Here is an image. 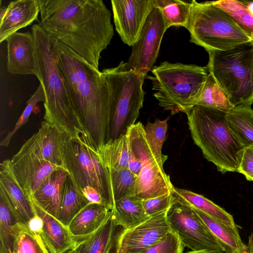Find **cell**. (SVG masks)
I'll return each mask as SVG.
<instances>
[{
	"label": "cell",
	"mask_w": 253,
	"mask_h": 253,
	"mask_svg": "<svg viewBox=\"0 0 253 253\" xmlns=\"http://www.w3.org/2000/svg\"><path fill=\"white\" fill-rule=\"evenodd\" d=\"M40 25L99 69L114 36L111 14L101 0H38Z\"/></svg>",
	"instance_id": "cell-1"
},
{
	"label": "cell",
	"mask_w": 253,
	"mask_h": 253,
	"mask_svg": "<svg viewBox=\"0 0 253 253\" xmlns=\"http://www.w3.org/2000/svg\"><path fill=\"white\" fill-rule=\"evenodd\" d=\"M55 40L58 66L72 103L98 151L107 141L109 132L110 97L105 77L71 48Z\"/></svg>",
	"instance_id": "cell-2"
},
{
	"label": "cell",
	"mask_w": 253,
	"mask_h": 253,
	"mask_svg": "<svg viewBox=\"0 0 253 253\" xmlns=\"http://www.w3.org/2000/svg\"><path fill=\"white\" fill-rule=\"evenodd\" d=\"M31 32L35 42L37 78L42 84L46 96L44 120L66 133L69 138L88 137L59 67L55 39L40 24L33 25Z\"/></svg>",
	"instance_id": "cell-3"
},
{
	"label": "cell",
	"mask_w": 253,
	"mask_h": 253,
	"mask_svg": "<svg viewBox=\"0 0 253 253\" xmlns=\"http://www.w3.org/2000/svg\"><path fill=\"white\" fill-rule=\"evenodd\" d=\"M191 137L222 173L237 172L244 147L230 127L227 113L196 105L185 112Z\"/></svg>",
	"instance_id": "cell-4"
},
{
	"label": "cell",
	"mask_w": 253,
	"mask_h": 253,
	"mask_svg": "<svg viewBox=\"0 0 253 253\" xmlns=\"http://www.w3.org/2000/svg\"><path fill=\"white\" fill-rule=\"evenodd\" d=\"M153 96L173 115L195 105L210 74L207 67L181 63H161L151 70Z\"/></svg>",
	"instance_id": "cell-5"
},
{
	"label": "cell",
	"mask_w": 253,
	"mask_h": 253,
	"mask_svg": "<svg viewBox=\"0 0 253 253\" xmlns=\"http://www.w3.org/2000/svg\"><path fill=\"white\" fill-rule=\"evenodd\" d=\"M108 86L110 121L108 141L126 135L143 107L144 79L128 62L102 70Z\"/></svg>",
	"instance_id": "cell-6"
},
{
	"label": "cell",
	"mask_w": 253,
	"mask_h": 253,
	"mask_svg": "<svg viewBox=\"0 0 253 253\" xmlns=\"http://www.w3.org/2000/svg\"><path fill=\"white\" fill-rule=\"evenodd\" d=\"M210 73L235 107L253 103V41L208 52Z\"/></svg>",
	"instance_id": "cell-7"
},
{
	"label": "cell",
	"mask_w": 253,
	"mask_h": 253,
	"mask_svg": "<svg viewBox=\"0 0 253 253\" xmlns=\"http://www.w3.org/2000/svg\"><path fill=\"white\" fill-rule=\"evenodd\" d=\"M192 7L187 29L190 42L208 52L230 49L252 40L224 10L212 1L192 0Z\"/></svg>",
	"instance_id": "cell-8"
},
{
	"label": "cell",
	"mask_w": 253,
	"mask_h": 253,
	"mask_svg": "<svg viewBox=\"0 0 253 253\" xmlns=\"http://www.w3.org/2000/svg\"><path fill=\"white\" fill-rule=\"evenodd\" d=\"M65 169L78 186H91L101 195L104 206L111 210L114 200L111 172L87 137L69 138L64 150Z\"/></svg>",
	"instance_id": "cell-9"
},
{
	"label": "cell",
	"mask_w": 253,
	"mask_h": 253,
	"mask_svg": "<svg viewBox=\"0 0 253 253\" xmlns=\"http://www.w3.org/2000/svg\"><path fill=\"white\" fill-rule=\"evenodd\" d=\"M130 150L142 164L137 177L135 196L142 200L172 193L174 186L163 166L159 164L147 142L144 126L138 122L128 129Z\"/></svg>",
	"instance_id": "cell-10"
},
{
	"label": "cell",
	"mask_w": 253,
	"mask_h": 253,
	"mask_svg": "<svg viewBox=\"0 0 253 253\" xmlns=\"http://www.w3.org/2000/svg\"><path fill=\"white\" fill-rule=\"evenodd\" d=\"M171 231L178 237L184 247L192 251L224 249L208 226L192 208L176 200L167 212Z\"/></svg>",
	"instance_id": "cell-11"
},
{
	"label": "cell",
	"mask_w": 253,
	"mask_h": 253,
	"mask_svg": "<svg viewBox=\"0 0 253 253\" xmlns=\"http://www.w3.org/2000/svg\"><path fill=\"white\" fill-rule=\"evenodd\" d=\"M169 28L161 12L154 6L137 41L132 46L128 62L135 72L144 79L154 67L163 37Z\"/></svg>",
	"instance_id": "cell-12"
},
{
	"label": "cell",
	"mask_w": 253,
	"mask_h": 253,
	"mask_svg": "<svg viewBox=\"0 0 253 253\" xmlns=\"http://www.w3.org/2000/svg\"><path fill=\"white\" fill-rule=\"evenodd\" d=\"M10 161L14 174L31 202L33 193L51 173L57 169H65L45 160L41 154L24 144Z\"/></svg>",
	"instance_id": "cell-13"
},
{
	"label": "cell",
	"mask_w": 253,
	"mask_h": 253,
	"mask_svg": "<svg viewBox=\"0 0 253 253\" xmlns=\"http://www.w3.org/2000/svg\"><path fill=\"white\" fill-rule=\"evenodd\" d=\"M111 2L116 30L124 43L132 46L154 7L153 0H112Z\"/></svg>",
	"instance_id": "cell-14"
},
{
	"label": "cell",
	"mask_w": 253,
	"mask_h": 253,
	"mask_svg": "<svg viewBox=\"0 0 253 253\" xmlns=\"http://www.w3.org/2000/svg\"><path fill=\"white\" fill-rule=\"evenodd\" d=\"M168 210L131 229H123L119 238V253H141L162 240L171 231L167 218Z\"/></svg>",
	"instance_id": "cell-15"
},
{
	"label": "cell",
	"mask_w": 253,
	"mask_h": 253,
	"mask_svg": "<svg viewBox=\"0 0 253 253\" xmlns=\"http://www.w3.org/2000/svg\"><path fill=\"white\" fill-rule=\"evenodd\" d=\"M0 195L19 222L31 228L38 217L32 202L25 195L14 174L10 159L0 164Z\"/></svg>",
	"instance_id": "cell-16"
},
{
	"label": "cell",
	"mask_w": 253,
	"mask_h": 253,
	"mask_svg": "<svg viewBox=\"0 0 253 253\" xmlns=\"http://www.w3.org/2000/svg\"><path fill=\"white\" fill-rule=\"evenodd\" d=\"M7 70L13 75H33L38 73L33 35L29 31L16 32L6 39Z\"/></svg>",
	"instance_id": "cell-17"
},
{
	"label": "cell",
	"mask_w": 253,
	"mask_h": 253,
	"mask_svg": "<svg viewBox=\"0 0 253 253\" xmlns=\"http://www.w3.org/2000/svg\"><path fill=\"white\" fill-rule=\"evenodd\" d=\"M69 138L66 133L44 120L24 144L41 154L45 160L65 169L64 153Z\"/></svg>",
	"instance_id": "cell-18"
},
{
	"label": "cell",
	"mask_w": 253,
	"mask_h": 253,
	"mask_svg": "<svg viewBox=\"0 0 253 253\" xmlns=\"http://www.w3.org/2000/svg\"><path fill=\"white\" fill-rule=\"evenodd\" d=\"M40 221L39 233L49 253H65L74 248L78 242L67 226L32 201Z\"/></svg>",
	"instance_id": "cell-19"
},
{
	"label": "cell",
	"mask_w": 253,
	"mask_h": 253,
	"mask_svg": "<svg viewBox=\"0 0 253 253\" xmlns=\"http://www.w3.org/2000/svg\"><path fill=\"white\" fill-rule=\"evenodd\" d=\"M40 12L38 0H17L11 1L0 21V42L11 34L37 20Z\"/></svg>",
	"instance_id": "cell-20"
},
{
	"label": "cell",
	"mask_w": 253,
	"mask_h": 253,
	"mask_svg": "<svg viewBox=\"0 0 253 253\" xmlns=\"http://www.w3.org/2000/svg\"><path fill=\"white\" fill-rule=\"evenodd\" d=\"M111 215V210L105 206L88 204L77 213L68 226L74 238L79 242L92 234Z\"/></svg>",
	"instance_id": "cell-21"
},
{
	"label": "cell",
	"mask_w": 253,
	"mask_h": 253,
	"mask_svg": "<svg viewBox=\"0 0 253 253\" xmlns=\"http://www.w3.org/2000/svg\"><path fill=\"white\" fill-rule=\"evenodd\" d=\"M69 175L64 169L54 171L33 193L31 201L57 219L63 185Z\"/></svg>",
	"instance_id": "cell-22"
},
{
	"label": "cell",
	"mask_w": 253,
	"mask_h": 253,
	"mask_svg": "<svg viewBox=\"0 0 253 253\" xmlns=\"http://www.w3.org/2000/svg\"><path fill=\"white\" fill-rule=\"evenodd\" d=\"M172 194L178 202L199 211L227 226L238 227L232 215L203 196L174 187Z\"/></svg>",
	"instance_id": "cell-23"
},
{
	"label": "cell",
	"mask_w": 253,
	"mask_h": 253,
	"mask_svg": "<svg viewBox=\"0 0 253 253\" xmlns=\"http://www.w3.org/2000/svg\"><path fill=\"white\" fill-rule=\"evenodd\" d=\"M143 200L137 196H130L115 202L111 210V216L115 224L124 230L131 229L148 220Z\"/></svg>",
	"instance_id": "cell-24"
},
{
	"label": "cell",
	"mask_w": 253,
	"mask_h": 253,
	"mask_svg": "<svg viewBox=\"0 0 253 253\" xmlns=\"http://www.w3.org/2000/svg\"><path fill=\"white\" fill-rule=\"evenodd\" d=\"M88 204L81 189L71 175H68L62 189L57 219L68 227L76 215Z\"/></svg>",
	"instance_id": "cell-25"
},
{
	"label": "cell",
	"mask_w": 253,
	"mask_h": 253,
	"mask_svg": "<svg viewBox=\"0 0 253 253\" xmlns=\"http://www.w3.org/2000/svg\"><path fill=\"white\" fill-rule=\"evenodd\" d=\"M194 210L221 244L224 253L249 251L248 245L241 239L238 227L227 226L199 211Z\"/></svg>",
	"instance_id": "cell-26"
},
{
	"label": "cell",
	"mask_w": 253,
	"mask_h": 253,
	"mask_svg": "<svg viewBox=\"0 0 253 253\" xmlns=\"http://www.w3.org/2000/svg\"><path fill=\"white\" fill-rule=\"evenodd\" d=\"M97 151L110 171H120L127 168L130 149L126 134L117 139L109 140Z\"/></svg>",
	"instance_id": "cell-27"
},
{
	"label": "cell",
	"mask_w": 253,
	"mask_h": 253,
	"mask_svg": "<svg viewBox=\"0 0 253 253\" xmlns=\"http://www.w3.org/2000/svg\"><path fill=\"white\" fill-rule=\"evenodd\" d=\"M229 126L244 148L253 146V109L251 106L234 107L227 113Z\"/></svg>",
	"instance_id": "cell-28"
},
{
	"label": "cell",
	"mask_w": 253,
	"mask_h": 253,
	"mask_svg": "<svg viewBox=\"0 0 253 253\" xmlns=\"http://www.w3.org/2000/svg\"><path fill=\"white\" fill-rule=\"evenodd\" d=\"M21 224L5 199L0 195V253H12Z\"/></svg>",
	"instance_id": "cell-29"
},
{
	"label": "cell",
	"mask_w": 253,
	"mask_h": 253,
	"mask_svg": "<svg viewBox=\"0 0 253 253\" xmlns=\"http://www.w3.org/2000/svg\"><path fill=\"white\" fill-rule=\"evenodd\" d=\"M118 226L111 216L99 229L79 242L74 248L77 253H106Z\"/></svg>",
	"instance_id": "cell-30"
},
{
	"label": "cell",
	"mask_w": 253,
	"mask_h": 253,
	"mask_svg": "<svg viewBox=\"0 0 253 253\" xmlns=\"http://www.w3.org/2000/svg\"><path fill=\"white\" fill-rule=\"evenodd\" d=\"M154 5L161 12L169 28L182 26L187 29L191 14L192 1L153 0Z\"/></svg>",
	"instance_id": "cell-31"
},
{
	"label": "cell",
	"mask_w": 253,
	"mask_h": 253,
	"mask_svg": "<svg viewBox=\"0 0 253 253\" xmlns=\"http://www.w3.org/2000/svg\"><path fill=\"white\" fill-rule=\"evenodd\" d=\"M198 105L228 113L234 108L214 77L210 73L195 105Z\"/></svg>",
	"instance_id": "cell-32"
},
{
	"label": "cell",
	"mask_w": 253,
	"mask_h": 253,
	"mask_svg": "<svg viewBox=\"0 0 253 253\" xmlns=\"http://www.w3.org/2000/svg\"><path fill=\"white\" fill-rule=\"evenodd\" d=\"M216 6L224 10L235 23L253 40V14L241 0L212 1Z\"/></svg>",
	"instance_id": "cell-33"
},
{
	"label": "cell",
	"mask_w": 253,
	"mask_h": 253,
	"mask_svg": "<svg viewBox=\"0 0 253 253\" xmlns=\"http://www.w3.org/2000/svg\"><path fill=\"white\" fill-rule=\"evenodd\" d=\"M39 231L22 223L17 234L12 253H49Z\"/></svg>",
	"instance_id": "cell-34"
},
{
	"label": "cell",
	"mask_w": 253,
	"mask_h": 253,
	"mask_svg": "<svg viewBox=\"0 0 253 253\" xmlns=\"http://www.w3.org/2000/svg\"><path fill=\"white\" fill-rule=\"evenodd\" d=\"M168 120L156 119L153 123L148 122L144 126L147 142L158 163L162 166L168 158L167 156L162 154V149L166 138Z\"/></svg>",
	"instance_id": "cell-35"
},
{
	"label": "cell",
	"mask_w": 253,
	"mask_h": 253,
	"mask_svg": "<svg viewBox=\"0 0 253 253\" xmlns=\"http://www.w3.org/2000/svg\"><path fill=\"white\" fill-rule=\"evenodd\" d=\"M114 202L135 195L137 177L127 168L120 171H110Z\"/></svg>",
	"instance_id": "cell-36"
},
{
	"label": "cell",
	"mask_w": 253,
	"mask_h": 253,
	"mask_svg": "<svg viewBox=\"0 0 253 253\" xmlns=\"http://www.w3.org/2000/svg\"><path fill=\"white\" fill-rule=\"evenodd\" d=\"M45 100L46 96L44 89L42 84L40 83L36 91L27 102V105L13 128L7 133L5 138L0 142V145L1 146L6 147L8 146L14 134L28 121L30 116L36 105L40 102L44 103Z\"/></svg>",
	"instance_id": "cell-37"
},
{
	"label": "cell",
	"mask_w": 253,
	"mask_h": 253,
	"mask_svg": "<svg viewBox=\"0 0 253 253\" xmlns=\"http://www.w3.org/2000/svg\"><path fill=\"white\" fill-rule=\"evenodd\" d=\"M184 248L177 235L170 231L162 240L141 253H183Z\"/></svg>",
	"instance_id": "cell-38"
},
{
	"label": "cell",
	"mask_w": 253,
	"mask_h": 253,
	"mask_svg": "<svg viewBox=\"0 0 253 253\" xmlns=\"http://www.w3.org/2000/svg\"><path fill=\"white\" fill-rule=\"evenodd\" d=\"M175 201V198L172 194L169 193L143 200L142 203L146 213L151 217L169 209Z\"/></svg>",
	"instance_id": "cell-39"
},
{
	"label": "cell",
	"mask_w": 253,
	"mask_h": 253,
	"mask_svg": "<svg viewBox=\"0 0 253 253\" xmlns=\"http://www.w3.org/2000/svg\"><path fill=\"white\" fill-rule=\"evenodd\" d=\"M237 172L243 174L248 180L253 182V146L243 149Z\"/></svg>",
	"instance_id": "cell-40"
},
{
	"label": "cell",
	"mask_w": 253,
	"mask_h": 253,
	"mask_svg": "<svg viewBox=\"0 0 253 253\" xmlns=\"http://www.w3.org/2000/svg\"><path fill=\"white\" fill-rule=\"evenodd\" d=\"M81 191L89 204H97L104 206L100 194L94 188L91 186H86L82 189Z\"/></svg>",
	"instance_id": "cell-41"
},
{
	"label": "cell",
	"mask_w": 253,
	"mask_h": 253,
	"mask_svg": "<svg viewBox=\"0 0 253 253\" xmlns=\"http://www.w3.org/2000/svg\"><path fill=\"white\" fill-rule=\"evenodd\" d=\"M141 168L142 164L140 160L130 150L127 168L134 175L138 177L141 170Z\"/></svg>",
	"instance_id": "cell-42"
},
{
	"label": "cell",
	"mask_w": 253,
	"mask_h": 253,
	"mask_svg": "<svg viewBox=\"0 0 253 253\" xmlns=\"http://www.w3.org/2000/svg\"><path fill=\"white\" fill-rule=\"evenodd\" d=\"M123 229L121 226L117 227L106 253H119V238Z\"/></svg>",
	"instance_id": "cell-43"
},
{
	"label": "cell",
	"mask_w": 253,
	"mask_h": 253,
	"mask_svg": "<svg viewBox=\"0 0 253 253\" xmlns=\"http://www.w3.org/2000/svg\"><path fill=\"white\" fill-rule=\"evenodd\" d=\"M185 253H224L223 251L219 250H205L200 251H190Z\"/></svg>",
	"instance_id": "cell-44"
},
{
	"label": "cell",
	"mask_w": 253,
	"mask_h": 253,
	"mask_svg": "<svg viewBox=\"0 0 253 253\" xmlns=\"http://www.w3.org/2000/svg\"><path fill=\"white\" fill-rule=\"evenodd\" d=\"M247 245L250 253H253V233L249 237L248 244Z\"/></svg>",
	"instance_id": "cell-45"
},
{
	"label": "cell",
	"mask_w": 253,
	"mask_h": 253,
	"mask_svg": "<svg viewBox=\"0 0 253 253\" xmlns=\"http://www.w3.org/2000/svg\"><path fill=\"white\" fill-rule=\"evenodd\" d=\"M243 3L245 4L250 11L253 14V0H241Z\"/></svg>",
	"instance_id": "cell-46"
},
{
	"label": "cell",
	"mask_w": 253,
	"mask_h": 253,
	"mask_svg": "<svg viewBox=\"0 0 253 253\" xmlns=\"http://www.w3.org/2000/svg\"><path fill=\"white\" fill-rule=\"evenodd\" d=\"M7 11V7L1 6L0 8V21H1L5 15Z\"/></svg>",
	"instance_id": "cell-47"
},
{
	"label": "cell",
	"mask_w": 253,
	"mask_h": 253,
	"mask_svg": "<svg viewBox=\"0 0 253 253\" xmlns=\"http://www.w3.org/2000/svg\"><path fill=\"white\" fill-rule=\"evenodd\" d=\"M65 253H77L75 250V248H73V249L69 250V251Z\"/></svg>",
	"instance_id": "cell-48"
},
{
	"label": "cell",
	"mask_w": 253,
	"mask_h": 253,
	"mask_svg": "<svg viewBox=\"0 0 253 253\" xmlns=\"http://www.w3.org/2000/svg\"><path fill=\"white\" fill-rule=\"evenodd\" d=\"M232 253H250V252H249V250L247 252H243V253L239 252H233Z\"/></svg>",
	"instance_id": "cell-49"
}]
</instances>
